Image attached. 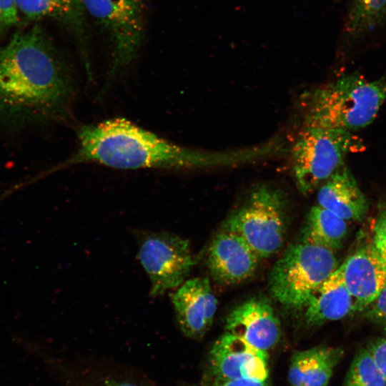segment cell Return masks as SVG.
I'll list each match as a JSON object with an SVG mask.
<instances>
[{
	"instance_id": "obj_3",
	"label": "cell",
	"mask_w": 386,
	"mask_h": 386,
	"mask_svg": "<svg viewBox=\"0 0 386 386\" xmlns=\"http://www.w3.org/2000/svg\"><path fill=\"white\" fill-rule=\"evenodd\" d=\"M386 102V76L369 81L360 74L343 76L309 96L305 127L352 132L376 117Z\"/></svg>"
},
{
	"instance_id": "obj_20",
	"label": "cell",
	"mask_w": 386,
	"mask_h": 386,
	"mask_svg": "<svg viewBox=\"0 0 386 386\" xmlns=\"http://www.w3.org/2000/svg\"><path fill=\"white\" fill-rule=\"evenodd\" d=\"M342 386H386V379L367 349L360 350L354 357Z\"/></svg>"
},
{
	"instance_id": "obj_25",
	"label": "cell",
	"mask_w": 386,
	"mask_h": 386,
	"mask_svg": "<svg viewBox=\"0 0 386 386\" xmlns=\"http://www.w3.org/2000/svg\"><path fill=\"white\" fill-rule=\"evenodd\" d=\"M368 307L370 316L386 326V282L380 295Z\"/></svg>"
},
{
	"instance_id": "obj_19",
	"label": "cell",
	"mask_w": 386,
	"mask_h": 386,
	"mask_svg": "<svg viewBox=\"0 0 386 386\" xmlns=\"http://www.w3.org/2000/svg\"><path fill=\"white\" fill-rule=\"evenodd\" d=\"M347 222L320 205L312 207L303 228L302 242L335 250L347 232Z\"/></svg>"
},
{
	"instance_id": "obj_18",
	"label": "cell",
	"mask_w": 386,
	"mask_h": 386,
	"mask_svg": "<svg viewBox=\"0 0 386 386\" xmlns=\"http://www.w3.org/2000/svg\"><path fill=\"white\" fill-rule=\"evenodd\" d=\"M386 22V0H352L342 41L350 46L380 28Z\"/></svg>"
},
{
	"instance_id": "obj_7",
	"label": "cell",
	"mask_w": 386,
	"mask_h": 386,
	"mask_svg": "<svg viewBox=\"0 0 386 386\" xmlns=\"http://www.w3.org/2000/svg\"><path fill=\"white\" fill-rule=\"evenodd\" d=\"M86 12L105 33L112 61L109 76H117L137 57L146 31L145 0H82Z\"/></svg>"
},
{
	"instance_id": "obj_8",
	"label": "cell",
	"mask_w": 386,
	"mask_h": 386,
	"mask_svg": "<svg viewBox=\"0 0 386 386\" xmlns=\"http://www.w3.org/2000/svg\"><path fill=\"white\" fill-rule=\"evenodd\" d=\"M138 258L147 273L150 295L181 285L195 264L188 240L167 232L138 231Z\"/></svg>"
},
{
	"instance_id": "obj_11",
	"label": "cell",
	"mask_w": 386,
	"mask_h": 386,
	"mask_svg": "<svg viewBox=\"0 0 386 386\" xmlns=\"http://www.w3.org/2000/svg\"><path fill=\"white\" fill-rule=\"evenodd\" d=\"M225 329L266 352L277 345L281 336L279 320L263 297L249 299L234 308L226 318Z\"/></svg>"
},
{
	"instance_id": "obj_2",
	"label": "cell",
	"mask_w": 386,
	"mask_h": 386,
	"mask_svg": "<svg viewBox=\"0 0 386 386\" xmlns=\"http://www.w3.org/2000/svg\"><path fill=\"white\" fill-rule=\"evenodd\" d=\"M77 137L76 152L61 167L94 162L119 169H193L242 164L261 157L256 146L227 152L182 147L124 118L81 126Z\"/></svg>"
},
{
	"instance_id": "obj_1",
	"label": "cell",
	"mask_w": 386,
	"mask_h": 386,
	"mask_svg": "<svg viewBox=\"0 0 386 386\" xmlns=\"http://www.w3.org/2000/svg\"><path fill=\"white\" fill-rule=\"evenodd\" d=\"M74 97L70 69L39 26L0 48V123L65 121Z\"/></svg>"
},
{
	"instance_id": "obj_23",
	"label": "cell",
	"mask_w": 386,
	"mask_h": 386,
	"mask_svg": "<svg viewBox=\"0 0 386 386\" xmlns=\"http://www.w3.org/2000/svg\"><path fill=\"white\" fill-rule=\"evenodd\" d=\"M18 19L16 0H0V29L15 24Z\"/></svg>"
},
{
	"instance_id": "obj_10",
	"label": "cell",
	"mask_w": 386,
	"mask_h": 386,
	"mask_svg": "<svg viewBox=\"0 0 386 386\" xmlns=\"http://www.w3.org/2000/svg\"><path fill=\"white\" fill-rule=\"evenodd\" d=\"M175 316L182 332L199 340L211 327L217 309V300L207 277L184 282L172 295Z\"/></svg>"
},
{
	"instance_id": "obj_17",
	"label": "cell",
	"mask_w": 386,
	"mask_h": 386,
	"mask_svg": "<svg viewBox=\"0 0 386 386\" xmlns=\"http://www.w3.org/2000/svg\"><path fill=\"white\" fill-rule=\"evenodd\" d=\"M343 352L340 348L317 346L295 351L288 370L291 386H327Z\"/></svg>"
},
{
	"instance_id": "obj_13",
	"label": "cell",
	"mask_w": 386,
	"mask_h": 386,
	"mask_svg": "<svg viewBox=\"0 0 386 386\" xmlns=\"http://www.w3.org/2000/svg\"><path fill=\"white\" fill-rule=\"evenodd\" d=\"M339 267L358 310L368 307L386 282V267L373 242L358 249Z\"/></svg>"
},
{
	"instance_id": "obj_15",
	"label": "cell",
	"mask_w": 386,
	"mask_h": 386,
	"mask_svg": "<svg viewBox=\"0 0 386 386\" xmlns=\"http://www.w3.org/2000/svg\"><path fill=\"white\" fill-rule=\"evenodd\" d=\"M305 309L306 322L312 326L342 320L358 310L340 267L312 293Z\"/></svg>"
},
{
	"instance_id": "obj_9",
	"label": "cell",
	"mask_w": 386,
	"mask_h": 386,
	"mask_svg": "<svg viewBox=\"0 0 386 386\" xmlns=\"http://www.w3.org/2000/svg\"><path fill=\"white\" fill-rule=\"evenodd\" d=\"M209 380H250L269 377L268 355L242 337L226 332L213 344L209 356Z\"/></svg>"
},
{
	"instance_id": "obj_16",
	"label": "cell",
	"mask_w": 386,
	"mask_h": 386,
	"mask_svg": "<svg viewBox=\"0 0 386 386\" xmlns=\"http://www.w3.org/2000/svg\"><path fill=\"white\" fill-rule=\"evenodd\" d=\"M19 11L31 20L51 19L59 23L80 45L88 63L86 41V12L82 0H16Z\"/></svg>"
},
{
	"instance_id": "obj_14",
	"label": "cell",
	"mask_w": 386,
	"mask_h": 386,
	"mask_svg": "<svg viewBox=\"0 0 386 386\" xmlns=\"http://www.w3.org/2000/svg\"><path fill=\"white\" fill-rule=\"evenodd\" d=\"M318 205L348 222L360 220L368 209V202L355 177L344 164L320 187Z\"/></svg>"
},
{
	"instance_id": "obj_6",
	"label": "cell",
	"mask_w": 386,
	"mask_h": 386,
	"mask_svg": "<svg viewBox=\"0 0 386 386\" xmlns=\"http://www.w3.org/2000/svg\"><path fill=\"white\" fill-rule=\"evenodd\" d=\"M286 207L281 190L267 184L258 185L226 219L224 230L243 238L259 258L268 257L284 242Z\"/></svg>"
},
{
	"instance_id": "obj_24",
	"label": "cell",
	"mask_w": 386,
	"mask_h": 386,
	"mask_svg": "<svg viewBox=\"0 0 386 386\" xmlns=\"http://www.w3.org/2000/svg\"><path fill=\"white\" fill-rule=\"evenodd\" d=\"M367 349L377 367L386 379V338L376 340Z\"/></svg>"
},
{
	"instance_id": "obj_22",
	"label": "cell",
	"mask_w": 386,
	"mask_h": 386,
	"mask_svg": "<svg viewBox=\"0 0 386 386\" xmlns=\"http://www.w3.org/2000/svg\"><path fill=\"white\" fill-rule=\"evenodd\" d=\"M86 386H153L132 378L119 377L111 375L99 377Z\"/></svg>"
},
{
	"instance_id": "obj_21",
	"label": "cell",
	"mask_w": 386,
	"mask_h": 386,
	"mask_svg": "<svg viewBox=\"0 0 386 386\" xmlns=\"http://www.w3.org/2000/svg\"><path fill=\"white\" fill-rule=\"evenodd\" d=\"M373 244L386 267V207L379 214L374 226Z\"/></svg>"
},
{
	"instance_id": "obj_12",
	"label": "cell",
	"mask_w": 386,
	"mask_h": 386,
	"mask_svg": "<svg viewBox=\"0 0 386 386\" xmlns=\"http://www.w3.org/2000/svg\"><path fill=\"white\" fill-rule=\"evenodd\" d=\"M259 259L243 238L223 230L211 242L208 266L215 280L221 284H231L252 276Z\"/></svg>"
},
{
	"instance_id": "obj_4",
	"label": "cell",
	"mask_w": 386,
	"mask_h": 386,
	"mask_svg": "<svg viewBox=\"0 0 386 386\" xmlns=\"http://www.w3.org/2000/svg\"><path fill=\"white\" fill-rule=\"evenodd\" d=\"M352 132L304 127L291 149L292 172L300 192L307 194L342 167L346 157L364 149Z\"/></svg>"
},
{
	"instance_id": "obj_5",
	"label": "cell",
	"mask_w": 386,
	"mask_h": 386,
	"mask_svg": "<svg viewBox=\"0 0 386 386\" xmlns=\"http://www.w3.org/2000/svg\"><path fill=\"white\" fill-rule=\"evenodd\" d=\"M337 268L333 250L304 242L292 244L271 270L269 291L287 308H305L312 293Z\"/></svg>"
},
{
	"instance_id": "obj_26",
	"label": "cell",
	"mask_w": 386,
	"mask_h": 386,
	"mask_svg": "<svg viewBox=\"0 0 386 386\" xmlns=\"http://www.w3.org/2000/svg\"><path fill=\"white\" fill-rule=\"evenodd\" d=\"M191 386H269L267 381L259 382L250 380H235L223 382L208 381Z\"/></svg>"
}]
</instances>
